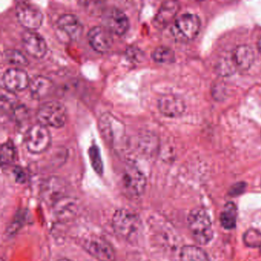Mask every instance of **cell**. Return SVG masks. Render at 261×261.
Returning a JSON list of instances; mask_svg holds the SVG:
<instances>
[{
    "label": "cell",
    "mask_w": 261,
    "mask_h": 261,
    "mask_svg": "<svg viewBox=\"0 0 261 261\" xmlns=\"http://www.w3.org/2000/svg\"><path fill=\"white\" fill-rule=\"evenodd\" d=\"M188 224L194 240L201 245H205L213 238L212 221L208 214L203 207H195L191 211Z\"/></svg>",
    "instance_id": "6da1fadb"
},
{
    "label": "cell",
    "mask_w": 261,
    "mask_h": 261,
    "mask_svg": "<svg viewBox=\"0 0 261 261\" xmlns=\"http://www.w3.org/2000/svg\"><path fill=\"white\" fill-rule=\"evenodd\" d=\"M111 226L117 236L129 240L138 233L141 221L139 215L134 211L121 208L116 211L113 215Z\"/></svg>",
    "instance_id": "7a4b0ae2"
},
{
    "label": "cell",
    "mask_w": 261,
    "mask_h": 261,
    "mask_svg": "<svg viewBox=\"0 0 261 261\" xmlns=\"http://www.w3.org/2000/svg\"><path fill=\"white\" fill-rule=\"evenodd\" d=\"M36 118L40 124L45 126L60 128L65 124L68 111L63 103L56 100L42 103L36 113Z\"/></svg>",
    "instance_id": "3957f363"
},
{
    "label": "cell",
    "mask_w": 261,
    "mask_h": 261,
    "mask_svg": "<svg viewBox=\"0 0 261 261\" xmlns=\"http://www.w3.org/2000/svg\"><path fill=\"white\" fill-rule=\"evenodd\" d=\"M82 247L98 261H115L116 253L113 246L98 235H88L80 241Z\"/></svg>",
    "instance_id": "277c9868"
},
{
    "label": "cell",
    "mask_w": 261,
    "mask_h": 261,
    "mask_svg": "<svg viewBox=\"0 0 261 261\" xmlns=\"http://www.w3.org/2000/svg\"><path fill=\"white\" fill-rule=\"evenodd\" d=\"M122 186L123 192L129 198H140L146 189V176L137 166L127 165L122 175Z\"/></svg>",
    "instance_id": "5b68a950"
},
{
    "label": "cell",
    "mask_w": 261,
    "mask_h": 261,
    "mask_svg": "<svg viewBox=\"0 0 261 261\" xmlns=\"http://www.w3.org/2000/svg\"><path fill=\"white\" fill-rule=\"evenodd\" d=\"M51 134L48 128L39 123L33 125L25 134V146L31 153L45 152L51 145Z\"/></svg>",
    "instance_id": "8992f818"
},
{
    "label": "cell",
    "mask_w": 261,
    "mask_h": 261,
    "mask_svg": "<svg viewBox=\"0 0 261 261\" xmlns=\"http://www.w3.org/2000/svg\"><path fill=\"white\" fill-rule=\"evenodd\" d=\"M16 14L19 23L30 31H35L42 25L44 15L36 4L19 2L16 4Z\"/></svg>",
    "instance_id": "52a82bcc"
},
{
    "label": "cell",
    "mask_w": 261,
    "mask_h": 261,
    "mask_svg": "<svg viewBox=\"0 0 261 261\" xmlns=\"http://www.w3.org/2000/svg\"><path fill=\"white\" fill-rule=\"evenodd\" d=\"M68 185L65 180L59 177L51 176L44 180L41 186L40 194L42 200L49 205L53 206L66 195Z\"/></svg>",
    "instance_id": "ba28073f"
},
{
    "label": "cell",
    "mask_w": 261,
    "mask_h": 261,
    "mask_svg": "<svg viewBox=\"0 0 261 261\" xmlns=\"http://www.w3.org/2000/svg\"><path fill=\"white\" fill-rule=\"evenodd\" d=\"M99 127L105 140L111 144L121 143L125 134L123 123L111 114H103L99 120Z\"/></svg>",
    "instance_id": "9c48e42d"
},
{
    "label": "cell",
    "mask_w": 261,
    "mask_h": 261,
    "mask_svg": "<svg viewBox=\"0 0 261 261\" xmlns=\"http://www.w3.org/2000/svg\"><path fill=\"white\" fill-rule=\"evenodd\" d=\"M201 21L197 15L186 13L177 18L172 33L186 40H193L199 33Z\"/></svg>",
    "instance_id": "30bf717a"
},
{
    "label": "cell",
    "mask_w": 261,
    "mask_h": 261,
    "mask_svg": "<svg viewBox=\"0 0 261 261\" xmlns=\"http://www.w3.org/2000/svg\"><path fill=\"white\" fill-rule=\"evenodd\" d=\"M2 81L7 91L12 93L27 89L30 87L31 82L27 71L19 68L7 70L3 75Z\"/></svg>",
    "instance_id": "8fae6325"
},
{
    "label": "cell",
    "mask_w": 261,
    "mask_h": 261,
    "mask_svg": "<svg viewBox=\"0 0 261 261\" xmlns=\"http://www.w3.org/2000/svg\"><path fill=\"white\" fill-rule=\"evenodd\" d=\"M103 23L111 33L123 36L129 27V18L120 9L112 7L105 13Z\"/></svg>",
    "instance_id": "7c38bea8"
},
{
    "label": "cell",
    "mask_w": 261,
    "mask_h": 261,
    "mask_svg": "<svg viewBox=\"0 0 261 261\" xmlns=\"http://www.w3.org/2000/svg\"><path fill=\"white\" fill-rule=\"evenodd\" d=\"M88 39L93 49L99 53L109 51L114 44L112 33L105 27L97 25L89 30Z\"/></svg>",
    "instance_id": "4fadbf2b"
},
{
    "label": "cell",
    "mask_w": 261,
    "mask_h": 261,
    "mask_svg": "<svg viewBox=\"0 0 261 261\" xmlns=\"http://www.w3.org/2000/svg\"><path fill=\"white\" fill-rule=\"evenodd\" d=\"M22 46L32 57L42 59L47 53L45 39L36 31L27 30L22 36Z\"/></svg>",
    "instance_id": "5bb4252c"
},
{
    "label": "cell",
    "mask_w": 261,
    "mask_h": 261,
    "mask_svg": "<svg viewBox=\"0 0 261 261\" xmlns=\"http://www.w3.org/2000/svg\"><path fill=\"white\" fill-rule=\"evenodd\" d=\"M158 108L166 117L175 118L184 114L186 106L181 97L174 94H165L159 99Z\"/></svg>",
    "instance_id": "9a60e30c"
},
{
    "label": "cell",
    "mask_w": 261,
    "mask_h": 261,
    "mask_svg": "<svg viewBox=\"0 0 261 261\" xmlns=\"http://www.w3.org/2000/svg\"><path fill=\"white\" fill-rule=\"evenodd\" d=\"M53 207L55 218L61 222L74 219L79 211V203L75 198L66 196L56 202Z\"/></svg>",
    "instance_id": "2e32d148"
},
{
    "label": "cell",
    "mask_w": 261,
    "mask_h": 261,
    "mask_svg": "<svg viewBox=\"0 0 261 261\" xmlns=\"http://www.w3.org/2000/svg\"><path fill=\"white\" fill-rule=\"evenodd\" d=\"M57 25L71 40H77L83 33V24L77 16L71 13L62 15L58 19Z\"/></svg>",
    "instance_id": "e0dca14e"
},
{
    "label": "cell",
    "mask_w": 261,
    "mask_h": 261,
    "mask_svg": "<svg viewBox=\"0 0 261 261\" xmlns=\"http://www.w3.org/2000/svg\"><path fill=\"white\" fill-rule=\"evenodd\" d=\"M180 9L177 1H166L162 4L153 19V25L159 30L166 28L176 16Z\"/></svg>",
    "instance_id": "ac0fdd59"
},
{
    "label": "cell",
    "mask_w": 261,
    "mask_h": 261,
    "mask_svg": "<svg viewBox=\"0 0 261 261\" xmlns=\"http://www.w3.org/2000/svg\"><path fill=\"white\" fill-rule=\"evenodd\" d=\"M236 68L241 71H247L254 62V53L251 47L247 45H238L232 53Z\"/></svg>",
    "instance_id": "d6986e66"
},
{
    "label": "cell",
    "mask_w": 261,
    "mask_h": 261,
    "mask_svg": "<svg viewBox=\"0 0 261 261\" xmlns=\"http://www.w3.org/2000/svg\"><path fill=\"white\" fill-rule=\"evenodd\" d=\"M53 81L45 76L38 75L33 77L30 82V94L32 97L36 100H42L49 95L53 91Z\"/></svg>",
    "instance_id": "ffe728a7"
},
{
    "label": "cell",
    "mask_w": 261,
    "mask_h": 261,
    "mask_svg": "<svg viewBox=\"0 0 261 261\" xmlns=\"http://www.w3.org/2000/svg\"><path fill=\"white\" fill-rule=\"evenodd\" d=\"M181 261H210L204 250L196 246H184L180 251Z\"/></svg>",
    "instance_id": "44dd1931"
},
{
    "label": "cell",
    "mask_w": 261,
    "mask_h": 261,
    "mask_svg": "<svg viewBox=\"0 0 261 261\" xmlns=\"http://www.w3.org/2000/svg\"><path fill=\"white\" fill-rule=\"evenodd\" d=\"M220 221L221 226L227 230L234 228L237 222V207L233 202H228L224 206Z\"/></svg>",
    "instance_id": "7402d4cb"
},
{
    "label": "cell",
    "mask_w": 261,
    "mask_h": 261,
    "mask_svg": "<svg viewBox=\"0 0 261 261\" xmlns=\"http://www.w3.org/2000/svg\"><path fill=\"white\" fill-rule=\"evenodd\" d=\"M0 157H1L2 167L10 166L16 161L17 151L14 143L12 140H9L2 144L1 151H0Z\"/></svg>",
    "instance_id": "603a6c76"
},
{
    "label": "cell",
    "mask_w": 261,
    "mask_h": 261,
    "mask_svg": "<svg viewBox=\"0 0 261 261\" xmlns=\"http://www.w3.org/2000/svg\"><path fill=\"white\" fill-rule=\"evenodd\" d=\"M237 68L233 62L232 55L230 56H224L217 62L215 70L217 74L221 77H229L233 74Z\"/></svg>",
    "instance_id": "cb8c5ba5"
},
{
    "label": "cell",
    "mask_w": 261,
    "mask_h": 261,
    "mask_svg": "<svg viewBox=\"0 0 261 261\" xmlns=\"http://www.w3.org/2000/svg\"><path fill=\"white\" fill-rule=\"evenodd\" d=\"M155 62L162 64L173 63L175 60V55L172 48L167 46H159L155 48L152 54Z\"/></svg>",
    "instance_id": "d4e9b609"
},
{
    "label": "cell",
    "mask_w": 261,
    "mask_h": 261,
    "mask_svg": "<svg viewBox=\"0 0 261 261\" xmlns=\"http://www.w3.org/2000/svg\"><path fill=\"white\" fill-rule=\"evenodd\" d=\"M3 58L7 63L16 65V66L24 67L27 66L29 64V60L25 55L19 50H6L3 54Z\"/></svg>",
    "instance_id": "484cf974"
},
{
    "label": "cell",
    "mask_w": 261,
    "mask_h": 261,
    "mask_svg": "<svg viewBox=\"0 0 261 261\" xmlns=\"http://www.w3.org/2000/svg\"><path fill=\"white\" fill-rule=\"evenodd\" d=\"M89 157L93 169L97 174L101 175L103 172V161H102L100 149L96 145H92L90 147Z\"/></svg>",
    "instance_id": "4316f807"
},
{
    "label": "cell",
    "mask_w": 261,
    "mask_h": 261,
    "mask_svg": "<svg viewBox=\"0 0 261 261\" xmlns=\"http://www.w3.org/2000/svg\"><path fill=\"white\" fill-rule=\"evenodd\" d=\"M243 241L247 247L256 248L261 247V233L256 229H250L244 233Z\"/></svg>",
    "instance_id": "83f0119b"
},
{
    "label": "cell",
    "mask_w": 261,
    "mask_h": 261,
    "mask_svg": "<svg viewBox=\"0 0 261 261\" xmlns=\"http://www.w3.org/2000/svg\"><path fill=\"white\" fill-rule=\"evenodd\" d=\"M226 94V87L221 82H217L216 85H213L212 86V96L215 100L218 101L224 100Z\"/></svg>",
    "instance_id": "f1b7e54d"
},
{
    "label": "cell",
    "mask_w": 261,
    "mask_h": 261,
    "mask_svg": "<svg viewBox=\"0 0 261 261\" xmlns=\"http://www.w3.org/2000/svg\"><path fill=\"white\" fill-rule=\"evenodd\" d=\"M244 189H245V186H244V183H238V184L235 185L234 186H233V187L231 188V192H230V194L238 195V194H240L238 190H240L242 192Z\"/></svg>",
    "instance_id": "f546056e"
},
{
    "label": "cell",
    "mask_w": 261,
    "mask_h": 261,
    "mask_svg": "<svg viewBox=\"0 0 261 261\" xmlns=\"http://www.w3.org/2000/svg\"><path fill=\"white\" fill-rule=\"evenodd\" d=\"M15 174H16V178H17V179H19V181L21 178H24V177H25L23 171L19 167L16 168V170H15Z\"/></svg>",
    "instance_id": "4dcf8cb0"
},
{
    "label": "cell",
    "mask_w": 261,
    "mask_h": 261,
    "mask_svg": "<svg viewBox=\"0 0 261 261\" xmlns=\"http://www.w3.org/2000/svg\"><path fill=\"white\" fill-rule=\"evenodd\" d=\"M257 49L261 56V37H259V40L257 42Z\"/></svg>",
    "instance_id": "1f68e13d"
},
{
    "label": "cell",
    "mask_w": 261,
    "mask_h": 261,
    "mask_svg": "<svg viewBox=\"0 0 261 261\" xmlns=\"http://www.w3.org/2000/svg\"><path fill=\"white\" fill-rule=\"evenodd\" d=\"M57 261H71L70 259H66V258H62V259H58Z\"/></svg>",
    "instance_id": "d6a6232c"
}]
</instances>
